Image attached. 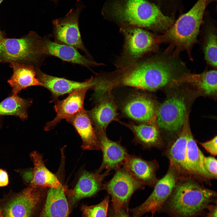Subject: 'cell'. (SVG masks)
<instances>
[{"label":"cell","instance_id":"obj_16","mask_svg":"<svg viewBox=\"0 0 217 217\" xmlns=\"http://www.w3.org/2000/svg\"><path fill=\"white\" fill-rule=\"evenodd\" d=\"M90 89L85 88L79 89L70 93L62 100H55L54 108L56 116L46 124L44 130L46 131L53 129L62 120L67 121L83 108L86 93Z\"/></svg>","mask_w":217,"mask_h":217},{"label":"cell","instance_id":"obj_3","mask_svg":"<svg viewBox=\"0 0 217 217\" xmlns=\"http://www.w3.org/2000/svg\"><path fill=\"white\" fill-rule=\"evenodd\" d=\"M169 75L165 63L160 58H152L117 68L108 74L106 81L110 90L125 86L154 91L166 85Z\"/></svg>","mask_w":217,"mask_h":217},{"label":"cell","instance_id":"obj_4","mask_svg":"<svg viewBox=\"0 0 217 217\" xmlns=\"http://www.w3.org/2000/svg\"><path fill=\"white\" fill-rule=\"evenodd\" d=\"M207 2L208 0H198L188 12L179 17L163 35L157 36L159 44L169 43L166 53L174 49L173 56L184 50L190 54L197 41Z\"/></svg>","mask_w":217,"mask_h":217},{"label":"cell","instance_id":"obj_38","mask_svg":"<svg viewBox=\"0 0 217 217\" xmlns=\"http://www.w3.org/2000/svg\"><path fill=\"white\" fill-rule=\"evenodd\" d=\"M0 217H3L2 215L0 209Z\"/></svg>","mask_w":217,"mask_h":217},{"label":"cell","instance_id":"obj_13","mask_svg":"<svg viewBox=\"0 0 217 217\" xmlns=\"http://www.w3.org/2000/svg\"><path fill=\"white\" fill-rule=\"evenodd\" d=\"M106 132L102 131L96 132L102 153L101 164L96 171L99 173L104 169L110 172L120 168L129 155L126 148L120 142L109 139Z\"/></svg>","mask_w":217,"mask_h":217},{"label":"cell","instance_id":"obj_36","mask_svg":"<svg viewBox=\"0 0 217 217\" xmlns=\"http://www.w3.org/2000/svg\"><path fill=\"white\" fill-rule=\"evenodd\" d=\"M7 38L6 33L0 29V41Z\"/></svg>","mask_w":217,"mask_h":217},{"label":"cell","instance_id":"obj_22","mask_svg":"<svg viewBox=\"0 0 217 217\" xmlns=\"http://www.w3.org/2000/svg\"><path fill=\"white\" fill-rule=\"evenodd\" d=\"M13 73L8 83L12 87V95H17L22 90L32 86H42L36 77L35 68L33 66L16 63L10 64Z\"/></svg>","mask_w":217,"mask_h":217},{"label":"cell","instance_id":"obj_25","mask_svg":"<svg viewBox=\"0 0 217 217\" xmlns=\"http://www.w3.org/2000/svg\"><path fill=\"white\" fill-rule=\"evenodd\" d=\"M204 157L197 146L190 131L187 140V163L191 175L197 176L207 181L215 178L205 168L203 163Z\"/></svg>","mask_w":217,"mask_h":217},{"label":"cell","instance_id":"obj_29","mask_svg":"<svg viewBox=\"0 0 217 217\" xmlns=\"http://www.w3.org/2000/svg\"><path fill=\"white\" fill-rule=\"evenodd\" d=\"M204 52L205 58L210 65L217 66V36L214 30L209 31L206 36Z\"/></svg>","mask_w":217,"mask_h":217},{"label":"cell","instance_id":"obj_34","mask_svg":"<svg viewBox=\"0 0 217 217\" xmlns=\"http://www.w3.org/2000/svg\"><path fill=\"white\" fill-rule=\"evenodd\" d=\"M9 183L8 174L4 170L0 169V187L7 185Z\"/></svg>","mask_w":217,"mask_h":217},{"label":"cell","instance_id":"obj_1","mask_svg":"<svg viewBox=\"0 0 217 217\" xmlns=\"http://www.w3.org/2000/svg\"><path fill=\"white\" fill-rule=\"evenodd\" d=\"M102 12L106 18L120 24L157 31L165 32L174 21L150 0H107Z\"/></svg>","mask_w":217,"mask_h":217},{"label":"cell","instance_id":"obj_2","mask_svg":"<svg viewBox=\"0 0 217 217\" xmlns=\"http://www.w3.org/2000/svg\"><path fill=\"white\" fill-rule=\"evenodd\" d=\"M217 193L190 177H180L171 195L158 212L168 217L206 216L211 203H217Z\"/></svg>","mask_w":217,"mask_h":217},{"label":"cell","instance_id":"obj_31","mask_svg":"<svg viewBox=\"0 0 217 217\" xmlns=\"http://www.w3.org/2000/svg\"><path fill=\"white\" fill-rule=\"evenodd\" d=\"M204 166L207 171L215 178L217 177V160L214 157H204L203 159Z\"/></svg>","mask_w":217,"mask_h":217},{"label":"cell","instance_id":"obj_30","mask_svg":"<svg viewBox=\"0 0 217 217\" xmlns=\"http://www.w3.org/2000/svg\"><path fill=\"white\" fill-rule=\"evenodd\" d=\"M110 196H107L99 204L91 206H84L82 210L84 217H107Z\"/></svg>","mask_w":217,"mask_h":217},{"label":"cell","instance_id":"obj_14","mask_svg":"<svg viewBox=\"0 0 217 217\" xmlns=\"http://www.w3.org/2000/svg\"><path fill=\"white\" fill-rule=\"evenodd\" d=\"M36 77L41 83L42 86L49 90L53 100H57L60 96L70 93L79 89L85 88H92L95 83L92 76L83 82L71 80L64 78L52 76L44 73L39 68H35Z\"/></svg>","mask_w":217,"mask_h":217},{"label":"cell","instance_id":"obj_27","mask_svg":"<svg viewBox=\"0 0 217 217\" xmlns=\"http://www.w3.org/2000/svg\"><path fill=\"white\" fill-rule=\"evenodd\" d=\"M217 71L213 70L199 74H185L174 80L177 83H187L197 87L207 95L214 94L217 91Z\"/></svg>","mask_w":217,"mask_h":217},{"label":"cell","instance_id":"obj_21","mask_svg":"<svg viewBox=\"0 0 217 217\" xmlns=\"http://www.w3.org/2000/svg\"><path fill=\"white\" fill-rule=\"evenodd\" d=\"M190 131L187 115L178 137L167 153L170 164L175 168L180 175H191L186 160L187 140Z\"/></svg>","mask_w":217,"mask_h":217},{"label":"cell","instance_id":"obj_11","mask_svg":"<svg viewBox=\"0 0 217 217\" xmlns=\"http://www.w3.org/2000/svg\"><path fill=\"white\" fill-rule=\"evenodd\" d=\"M187 115L184 96L175 93L168 97L157 110L156 121L162 129L175 132L182 128Z\"/></svg>","mask_w":217,"mask_h":217},{"label":"cell","instance_id":"obj_6","mask_svg":"<svg viewBox=\"0 0 217 217\" xmlns=\"http://www.w3.org/2000/svg\"><path fill=\"white\" fill-rule=\"evenodd\" d=\"M120 24V31L124 36V43L122 52L115 64L117 68L134 64L146 55L157 50V36L138 27Z\"/></svg>","mask_w":217,"mask_h":217},{"label":"cell","instance_id":"obj_26","mask_svg":"<svg viewBox=\"0 0 217 217\" xmlns=\"http://www.w3.org/2000/svg\"><path fill=\"white\" fill-rule=\"evenodd\" d=\"M129 128L134 135L133 142L140 144L143 149L159 147L161 146L159 135L156 127L153 124L131 122L124 123L120 122Z\"/></svg>","mask_w":217,"mask_h":217},{"label":"cell","instance_id":"obj_19","mask_svg":"<svg viewBox=\"0 0 217 217\" xmlns=\"http://www.w3.org/2000/svg\"><path fill=\"white\" fill-rule=\"evenodd\" d=\"M71 124L80 136L84 150H100L101 146L91 120L83 108L67 120Z\"/></svg>","mask_w":217,"mask_h":217},{"label":"cell","instance_id":"obj_37","mask_svg":"<svg viewBox=\"0 0 217 217\" xmlns=\"http://www.w3.org/2000/svg\"><path fill=\"white\" fill-rule=\"evenodd\" d=\"M51 1L53 2L56 5H57L58 3V0H50Z\"/></svg>","mask_w":217,"mask_h":217},{"label":"cell","instance_id":"obj_40","mask_svg":"<svg viewBox=\"0 0 217 217\" xmlns=\"http://www.w3.org/2000/svg\"><path fill=\"white\" fill-rule=\"evenodd\" d=\"M153 215H152L151 216H146V217H153Z\"/></svg>","mask_w":217,"mask_h":217},{"label":"cell","instance_id":"obj_35","mask_svg":"<svg viewBox=\"0 0 217 217\" xmlns=\"http://www.w3.org/2000/svg\"><path fill=\"white\" fill-rule=\"evenodd\" d=\"M217 203L210 205L205 217H217Z\"/></svg>","mask_w":217,"mask_h":217},{"label":"cell","instance_id":"obj_17","mask_svg":"<svg viewBox=\"0 0 217 217\" xmlns=\"http://www.w3.org/2000/svg\"><path fill=\"white\" fill-rule=\"evenodd\" d=\"M96 103L95 106L87 112L96 132H106V128L111 122L118 121L117 106L111 92L106 94Z\"/></svg>","mask_w":217,"mask_h":217},{"label":"cell","instance_id":"obj_9","mask_svg":"<svg viewBox=\"0 0 217 217\" xmlns=\"http://www.w3.org/2000/svg\"><path fill=\"white\" fill-rule=\"evenodd\" d=\"M113 177L103 184L102 190L110 195L111 204L115 209L121 207L128 208V204L133 194L143 190L144 186L141 184L122 166L117 169Z\"/></svg>","mask_w":217,"mask_h":217},{"label":"cell","instance_id":"obj_39","mask_svg":"<svg viewBox=\"0 0 217 217\" xmlns=\"http://www.w3.org/2000/svg\"><path fill=\"white\" fill-rule=\"evenodd\" d=\"M3 1V0H0V5Z\"/></svg>","mask_w":217,"mask_h":217},{"label":"cell","instance_id":"obj_8","mask_svg":"<svg viewBox=\"0 0 217 217\" xmlns=\"http://www.w3.org/2000/svg\"><path fill=\"white\" fill-rule=\"evenodd\" d=\"M85 8L81 0H77L75 8L70 10L64 17L53 20V36L54 41L73 47L84 52L90 58L83 43L79 30L80 14Z\"/></svg>","mask_w":217,"mask_h":217},{"label":"cell","instance_id":"obj_33","mask_svg":"<svg viewBox=\"0 0 217 217\" xmlns=\"http://www.w3.org/2000/svg\"><path fill=\"white\" fill-rule=\"evenodd\" d=\"M217 138L216 136L209 141L200 143L208 152L214 156L217 155Z\"/></svg>","mask_w":217,"mask_h":217},{"label":"cell","instance_id":"obj_24","mask_svg":"<svg viewBox=\"0 0 217 217\" xmlns=\"http://www.w3.org/2000/svg\"><path fill=\"white\" fill-rule=\"evenodd\" d=\"M30 157L34 167L30 185L44 188H58L62 185L56 176L46 166L39 153L33 151L30 154Z\"/></svg>","mask_w":217,"mask_h":217},{"label":"cell","instance_id":"obj_28","mask_svg":"<svg viewBox=\"0 0 217 217\" xmlns=\"http://www.w3.org/2000/svg\"><path fill=\"white\" fill-rule=\"evenodd\" d=\"M31 99H24L17 95H12L0 102V116L13 115L22 120L28 117L27 109L32 103Z\"/></svg>","mask_w":217,"mask_h":217},{"label":"cell","instance_id":"obj_18","mask_svg":"<svg viewBox=\"0 0 217 217\" xmlns=\"http://www.w3.org/2000/svg\"><path fill=\"white\" fill-rule=\"evenodd\" d=\"M122 166L144 186L154 187L158 181L156 172L158 163L155 160L148 161L134 155H128Z\"/></svg>","mask_w":217,"mask_h":217},{"label":"cell","instance_id":"obj_23","mask_svg":"<svg viewBox=\"0 0 217 217\" xmlns=\"http://www.w3.org/2000/svg\"><path fill=\"white\" fill-rule=\"evenodd\" d=\"M66 190L63 185L58 188H49L39 217H68L69 209Z\"/></svg>","mask_w":217,"mask_h":217},{"label":"cell","instance_id":"obj_32","mask_svg":"<svg viewBox=\"0 0 217 217\" xmlns=\"http://www.w3.org/2000/svg\"><path fill=\"white\" fill-rule=\"evenodd\" d=\"M128 208L121 207L114 209L112 205L108 208L107 217H129Z\"/></svg>","mask_w":217,"mask_h":217},{"label":"cell","instance_id":"obj_10","mask_svg":"<svg viewBox=\"0 0 217 217\" xmlns=\"http://www.w3.org/2000/svg\"><path fill=\"white\" fill-rule=\"evenodd\" d=\"M180 175L175 168L170 164L166 174L157 181L147 199L138 206L129 209L132 214L131 217H141L149 212L153 215L158 212L171 195Z\"/></svg>","mask_w":217,"mask_h":217},{"label":"cell","instance_id":"obj_12","mask_svg":"<svg viewBox=\"0 0 217 217\" xmlns=\"http://www.w3.org/2000/svg\"><path fill=\"white\" fill-rule=\"evenodd\" d=\"M122 110L126 116L140 123L153 125L156 121V104L142 93H136L129 96L122 105Z\"/></svg>","mask_w":217,"mask_h":217},{"label":"cell","instance_id":"obj_5","mask_svg":"<svg viewBox=\"0 0 217 217\" xmlns=\"http://www.w3.org/2000/svg\"><path fill=\"white\" fill-rule=\"evenodd\" d=\"M42 38L30 31L20 38H6L0 41V64L16 63L39 68L45 58Z\"/></svg>","mask_w":217,"mask_h":217},{"label":"cell","instance_id":"obj_15","mask_svg":"<svg viewBox=\"0 0 217 217\" xmlns=\"http://www.w3.org/2000/svg\"><path fill=\"white\" fill-rule=\"evenodd\" d=\"M42 48L45 55L52 56L63 61L78 64L90 68L102 65L91 58L82 55L76 48L71 46L52 41L49 37H43Z\"/></svg>","mask_w":217,"mask_h":217},{"label":"cell","instance_id":"obj_7","mask_svg":"<svg viewBox=\"0 0 217 217\" xmlns=\"http://www.w3.org/2000/svg\"><path fill=\"white\" fill-rule=\"evenodd\" d=\"M45 189L29 184L19 192L8 193L0 199L3 217H33L44 195Z\"/></svg>","mask_w":217,"mask_h":217},{"label":"cell","instance_id":"obj_20","mask_svg":"<svg viewBox=\"0 0 217 217\" xmlns=\"http://www.w3.org/2000/svg\"><path fill=\"white\" fill-rule=\"evenodd\" d=\"M106 170L103 173L85 171L79 178L74 188L68 190V195L74 202L91 197L102 190L104 178L109 174Z\"/></svg>","mask_w":217,"mask_h":217}]
</instances>
